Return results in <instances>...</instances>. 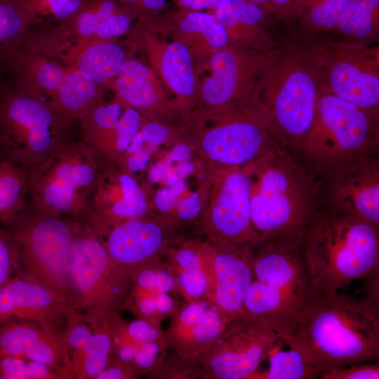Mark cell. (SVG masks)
<instances>
[{
	"label": "cell",
	"instance_id": "1",
	"mask_svg": "<svg viewBox=\"0 0 379 379\" xmlns=\"http://www.w3.org/2000/svg\"><path fill=\"white\" fill-rule=\"evenodd\" d=\"M321 374L368 363L379 356V300L327 293L312 287L292 334L284 341Z\"/></svg>",
	"mask_w": 379,
	"mask_h": 379
},
{
	"label": "cell",
	"instance_id": "2",
	"mask_svg": "<svg viewBox=\"0 0 379 379\" xmlns=\"http://www.w3.org/2000/svg\"><path fill=\"white\" fill-rule=\"evenodd\" d=\"M250 179L251 215L262 241L301 245L319 209L320 183L279 145L243 167Z\"/></svg>",
	"mask_w": 379,
	"mask_h": 379
},
{
	"label": "cell",
	"instance_id": "3",
	"mask_svg": "<svg viewBox=\"0 0 379 379\" xmlns=\"http://www.w3.org/2000/svg\"><path fill=\"white\" fill-rule=\"evenodd\" d=\"M312 287L327 293L379 271V227L328 208H319L301 243Z\"/></svg>",
	"mask_w": 379,
	"mask_h": 379
},
{
	"label": "cell",
	"instance_id": "4",
	"mask_svg": "<svg viewBox=\"0 0 379 379\" xmlns=\"http://www.w3.org/2000/svg\"><path fill=\"white\" fill-rule=\"evenodd\" d=\"M252 268L244 312L285 340L312 290L301 245L262 241L253 250Z\"/></svg>",
	"mask_w": 379,
	"mask_h": 379
},
{
	"label": "cell",
	"instance_id": "5",
	"mask_svg": "<svg viewBox=\"0 0 379 379\" xmlns=\"http://www.w3.org/2000/svg\"><path fill=\"white\" fill-rule=\"evenodd\" d=\"M81 224L80 218L52 215L32 205L2 224L15 253L17 275L46 287L70 305L69 257Z\"/></svg>",
	"mask_w": 379,
	"mask_h": 379
},
{
	"label": "cell",
	"instance_id": "6",
	"mask_svg": "<svg viewBox=\"0 0 379 379\" xmlns=\"http://www.w3.org/2000/svg\"><path fill=\"white\" fill-rule=\"evenodd\" d=\"M72 124L0 75V161L28 171L63 141Z\"/></svg>",
	"mask_w": 379,
	"mask_h": 379
},
{
	"label": "cell",
	"instance_id": "7",
	"mask_svg": "<svg viewBox=\"0 0 379 379\" xmlns=\"http://www.w3.org/2000/svg\"><path fill=\"white\" fill-rule=\"evenodd\" d=\"M100 168L96 154L81 140H65L27 171L30 205L52 215L79 218Z\"/></svg>",
	"mask_w": 379,
	"mask_h": 379
},
{
	"label": "cell",
	"instance_id": "8",
	"mask_svg": "<svg viewBox=\"0 0 379 379\" xmlns=\"http://www.w3.org/2000/svg\"><path fill=\"white\" fill-rule=\"evenodd\" d=\"M375 114L331 93L318 98L312 124L299 151L314 169L324 173L359 157L376 154Z\"/></svg>",
	"mask_w": 379,
	"mask_h": 379
},
{
	"label": "cell",
	"instance_id": "9",
	"mask_svg": "<svg viewBox=\"0 0 379 379\" xmlns=\"http://www.w3.org/2000/svg\"><path fill=\"white\" fill-rule=\"evenodd\" d=\"M81 221L69 257L70 305L81 313L108 318L126 300L132 273L113 261L102 237Z\"/></svg>",
	"mask_w": 379,
	"mask_h": 379
},
{
	"label": "cell",
	"instance_id": "10",
	"mask_svg": "<svg viewBox=\"0 0 379 379\" xmlns=\"http://www.w3.org/2000/svg\"><path fill=\"white\" fill-rule=\"evenodd\" d=\"M213 121L201 126L187 145L199 155L206 171L244 167L281 145L255 104L202 115Z\"/></svg>",
	"mask_w": 379,
	"mask_h": 379
},
{
	"label": "cell",
	"instance_id": "11",
	"mask_svg": "<svg viewBox=\"0 0 379 379\" xmlns=\"http://www.w3.org/2000/svg\"><path fill=\"white\" fill-rule=\"evenodd\" d=\"M280 340L274 331L243 313L230 319L208 345L184 364L204 378H251Z\"/></svg>",
	"mask_w": 379,
	"mask_h": 379
},
{
	"label": "cell",
	"instance_id": "12",
	"mask_svg": "<svg viewBox=\"0 0 379 379\" xmlns=\"http://www.w3.org/2000/svg\"><path fill=\"white\" fill-rule=\"evenodd\" d=\"M201 223L210 242L253 249L261 241L251 215L250 179L243 167L206 171Z\"/></svg>",
	"mask_w": 379,
	"mask_h": 379
},
{
	"label": "cell",
	"instance_id": "13",
	"mask_svg": "<svg viewBox=\"0 0 379 379\" xmlns=\"http://www.w3.org/2000/svg\"><path fill=\"white\" fill-rule=\"evenodd\" d=\"M123 6L118 0H84L80 8L60 24L29 29L25 47L69 67L84 48L100 41L101 26Z\"/></svg>",
	"mask_w": 379,
	"mask_h": 379
},
{
	"label": "cell",
	"instance_id": "14",
	"mask_svg": "<svg viewBox=\"0 0 379 379\" xmlns=\"http://www.w3.org/2000/svg\"><path fill=\"white\" fill-rule=\"evenodd\" d=\"M149 203L137 177L101 161L95 189L80 219L100 237L118 225L147 215Z\"/></svg>",
	"mask_w": 379,
	"mask_h": 379
},
{
	"label": "cell",
	"instance_id": "15",
	"mask_svg": "<svg viewBox=\"0 0 379 379\" xmlns=\"http://www.w3.org/2000/svg\"><path fill=\"white\" fill-rule=\"evenodd\" d=\"M318 98L311 76L295 70L264 103L258 105L279 142L287 149L299 151L314 121Z\"/></svg>",
	"mask_w": 379,
	"mask_h": 379
},
{
	"label": "cell",
	"instance_id": "16",
	"mask_svg": "<svg viewBox=\"0 0 379 379\" xmlns=\"http://www.w3.org/2000/svg\"><path fill=\"white\" fill-rule=\"evenodd\" d=\"M208 279V299L230 319L244 313V302L253 280V249L201 243Z\"/></svg>",
	"mask_w": 379,
	"mask_h": 379
},
{
	"label": "cell",
	"instance_id": "17",
	"mask_svg": "<svg viewBox=\"0 0 379 379\" xmlns=\"http://www.w3.org/2000/svg\"><path fill=\"white\" fill-rule=\"evenodd\" d=\"M129 42L140 44L151 63L152 69L174 95V112L185 113L197 100V83L193 56L182 42L166 41L145 32L140 24L126 34Z\"/></svg>",
	"mask_w": 379,
	"mask_h": 379
},
{
	"label": "cell",
	"instance_id": "18",
	"mask_svg": "<svg viewBox=\"0 0 379 379\" xmlns=\"http://www.w3.org/2000/svg\"><path fill=\"white\" fill-rule=\"evenodd\" d=\"M330 208L379 227V159H354L326 173Z\"/></svg>",
	"mask_w": 379,
	"mask_h": 379
},
{
	"label": "cell",
	"instance_id": "19",
	"mask_svg": "<svg viewBox=\"0 0 379 379\" xmlns=\"http://www.w3.org/2000/svg\"><path fill=\"white\" fill-rule=\"evenodd\" d=\"M0 354L33 360L73 379L62 327L36 321L1 322Z\"/></svg>",
	"mask_w": 379,
	"mask_h": 379
},
{
	"label": "cell",
	"instance_id": "20",
	"mask_svg": "<svg viewBox=\"0 0 379 379\" xmlns=\"http://www.w3.org/2000/svg\"><path fill=\"white\" fill-rule=\"evenodd\" d=\"M73 310L61 296L20 276L0 286V323L36 321L63 327Z\"/></svg>",
	"mask_w": 379,
	"mask_h": 379
},
{
	"label": "cell",
	"instance_id": "21",
	"mask_svg": "<svg viewBox=\"0 0 379 379\" xmlns=\"http://www.w3.org/2000/svg\"><path fill=\"white\" fill-rule=\"evenodd\" d=\"M170 225L162 217L147 215L118 225L102 239L113 261L132 273L161 251L167 241Z\"/></svg>",
	"mask_w": 379,
	"mask_h": 379
},
{
	"label": "cell",
	"instance_id": "22",
	"mask_svg": "<svg viewBox=\"0 0 379 379\" xmlns=\"http://www.w3.org/2000/svg\"><path fill=\"white\" fill-rule=\"evenodd\" d=\"M229 320L209 299L195 300L173 317L164 337L166 343L185 363L208 345Z\"/></svg>",
	"mask_w": 379,
	"mask_h": 379
},
{
	"label": "cell",
	"instance_id": "23",
	"mask_svg": "<svg viewBox=\"0 0 379 379\" xmlns=\"http://www.w3.org/2000/svg\"><path fill=\"white\" fill-rule=\"evenodd\" d=\"M116 99L138 111L145 119L159 118L173 111L159 77L142 62L128 58L111 84Z\"/></svg>",
	"mask_w": 379,
	"mask_h": 379
},
{
	"label": "cell",
	"instance_id": "24",
	"mask_svg": "<svg viewBox=\"0 0 379 379\" xmlns=\"http://www.w3.org/2000/svg\"><path fill=\"white\" fill-rule=\"evenodd\" d=\"M67 71L57 60L24 47L11 60L5 74L20 91L49 107Z\"/></svg>",
	"mask_w": 379,
	"mask_h": 379
},
{
	"label": "cell",
	"instance_id": "25",
	"mask_svg": "<svg viewBox=\"0 0 379 379\" xmlns=\"http://www.w3.org/2000/svg\"><path fill=\"white\" fill-rule=\"evenodd\" d=\"M239 55L220 48L209 55L210 74L197 90V99L204 105L203 114L217 113L241 105L238 102L243 66Z\"/></svg>",
	"mask_w": 379,
	"mask_h": 379
},
{
	"label": "cell",
	"instance_id": "26",
	"mask_svg": "<svg viewBox=\"0 0 379 379\" xmlns=\"http://www.w3.org/2000/svg\"><path fill=\"white\" fill-rule=\"evenodd\" d=\"M171 29L177 39L194 54L211 55L227 44L229 36L225 27L213 13L185 10L171 20Z\"/></svg>",
	"mask_w": 379,
	"mask_h": 379
},
{
	"label": "cell",
	"instance_id": "27",
	"mask_svg": "<svg viewBox=\"0 0 379 379\" xmlns=\"http://www.w3.org/2000/svg\"><path fill=\"white\" fill-rule=\"evenodd\" d=\"M103 87L74 67H68L65 80L50 108L70 124L80 121L103 101Z\"/></svg>",
	"mask_w": 379,
	"mask_h": 379
},
{
	"label": "cell",
	"instance_id": "28",
	"mask_svg": "<svg viewBox=\"0 0 379 379\" xmlns=\"http://www.w3.org/2000/svg\"><path fill=\"white\" fill-rule=\"evenodd\" d=\"M329 81L333 94L376 114L379 103L377 75L343 61L332 68Z\"/></svg>",
	"mask_w": 379,
	"mask_h": 379
},
{
	"label": "cell",
	"instance_id": "29",
	"mask_svg": "<svg viewBox=\"0 0 379 379\" xmlns=\"http://www.w3.org/2000/svg\"><path fill=\"white\" fill-rule=\"evenodd\" d=\"M130 57L128 48L117 39L100 41L84 48L67 67L77 68L101 86L109 87Z\"/></svg>",
	"mask_w": 379,
	"mask_h": 379
},
{
	"label": "cell",
	"instance_id": "30",
	"mask_svg": "<svg viewBox=\"0 0 379 379\" xmlns=\"http://www.w3.org/2000/svg\"><path fill=\"white\" fill-rule=\"evenodd\" d=\"M126 107L116 98L108 102L103 100L79 121L81 140L94 151L98 158L113 139Z\"/></svg>",
	"mask_w": 379,
	"mask_h": 379
},
{
	"label": "cell",
	"instance_id": "31",
	"mask_svg": "<svg viewBox=\"0 0 379 379\" xmlns=\"http://www.w3.org/2000/svg\"><path fill=\"white\" fill-rule=\"evenodd\" d=\"M175 132L159 121L145 119L132 142L116 164L129 174L137 177L149 162L153 152L173 139Z\"/></svg>",
	"mask_w": 379,
	"mask_h": 379
},
{
	"label": "cell",
	"instance_id": "32",
	"mask_svg": "<svg viewBox=\"0 0 379 379\" xmlns=\"http://www.w3.org/2000/svg\"><path fill=\"white\" fill-rule=\"evenodd\" d=\"M280 340L269 354L268 368L258 371L252 379H314L320 378L321 371L311 364L298 350L288 345V350L280 348Z\"/></svg>",
	"mask_w": 379,
	"mask_h": 379
},
{
	"label": "cell",
	"instance_id": "33",
	"mask_svg": "<svg viewBox=\"0 0 379 379\" xmlns=\"http://www.w3.org/2000/svg\"><path fill=\"white\" fill-rule=\"evenodd\" d=\"M28 29L60 24L74 15L84 0H13Z\"/></svg>",
	"mask_w": 379,
	"mask_h": 379
},
{
	"label": "cell",
	"instance_id": "34",
	"mask_svg": "<svg viewBox=\"0 0 379 379\" xmlns=\"http://www.w3.org/2000/svg\"><path fill=\"white\" fill-rule=\"evenodd\" d=\"M28 27L13 0H0V75L25 47Z\"/></svg>",
	"mask_w": 379,
	"mask_h": 379
},
{
	"label": "cell",
	"instance_id": "35",
	"mask_svg": "<svg viewBox=\"0 0 379 379\" xmlns=\"http://www.w3.org/2000/svg\"><path fill=\"white\" fill-rule=\"evenodd\" d=\"M25 169L0 161V222L11 221L26 206L27 173Z\"/></svg>",
	"mask_w": 379,
	"mask_h": 379
},
{
	"label": "cell",
	"instance_id": "36",
	"mask_svg": "<svg viewBox=\"0 0 379 379\" xmlns=\"http://www.w3.org/2000/svg\"><path fill=\"white\" fill-rule=\"evenodd\" d=\"M62 331L73 378L81 379L92 335L91 326L86 314L74 310L66 319Z\"/></svg>",
	"mask_w": 379,
	"mask_h": 379
},
{
	"label": "cell",
	"instance_id": "37",
	"mask_svg": "<svg viewBox=\"0 0 379 379\" xmlns=\"http://www.w3.org/2000/svg\"><path fill=\"white\" fill-rule=\"evenodd\" d=\"M86 315L91 326L92 335L81 379H95L111 356L109 317L101 318L90 314Z\"/></svg>",
	"mask_w": 379,
	"mask_h": 379
},
{
	"label": "cell",
	"instance_id": "38",
	"mask_svg": "<svg viewBox=\"0 0 379 379\" xmlns=\"http://www.w3.org/2000/svg\"><path fill=\"white\" fill-rule=\"evenodd\" d=\"M379 0H351L337 25L347 34L368 36L378 15Z\"/></svg>",
	"mask_w": 379,
	"mask_h": 379
},
{
	"label": "cell",
	"instance_id": "39",
	"mask_svg": "<svg viewBox=\"0 0 379 379\" xmlns=\"http://www.w3.org/2000/svg\"><path fill=\"white\" fill-rule=\"evenodd\" d=\"M145 119L138 111L126 106L119 119L116 133L100 161L116 164L140 131Z\"/></svg>",
	"mask_w": 379,
	"mask_h": 379
},
{
	"label": "cell",
	"instance_id": "40",
	"mask_svg": "<svg viewBox=\"0 0 379 379\" xmlns=\"http://www.w3.org/2000/svg\"><path fill=\"white\" fill-rule=\"evenodd\" d=\"M213 11L216 20L227 32L240 25H257L264 18V11L248 0H223Z\"/></svg>",
	"mask_w": 379,
	"mask_h": 379
},
{
	"label": "cell",
	"instance_id": "41",
	"mask_svg": "<svg viewBox=\"0 0 379 379\" xmlns=\"http://www.w3.org/2000/svg\"><path fill=\"white\" fill-rule=\"evenodd\" d=\"M0 379H67L60 371L26 358L0 354Z\"/></svg>",
	"mask_w": 379,
	"mask_h": 379
},
{
	"label": "cell",
	"instance_id": "42",
	"mask_svg": "<svg viewBox=\"0 0 379 379\" xmlns=\"http://www.w3.org/2000/svg\"><path fill=\"white\" fill-rule=\"evenodd\" d=\"M350 1L300 0L299 5L305 4L309 18L314 26L330 28L337 25Z\"/></svg>",
	"mask_w": 379,
	"mask_h": 379
},
{
	"label": "cell",
	"instance_id": "43",
	"mask_svg": "<svg viewBox=\"0 0 379 379\" xmlns=\"http://www.w3.org/2000/svg\"><path fill=\"white\" fill-rule=\"evenodd\" d=\"M178 282L184 293L197 300L208 291V279L206 265L178 270Z\"/></svg>",
	"mask_w": 379,
	"mask_h": 379
},
{
	"label": "cell",
	"instance_id": "44",
	"mask_svg": "<svg viewBox=\"0 0 379 379\" xmlns=\"http://www.w3.org/2000/svg\"><path fill=\"white\" fill-rule=\"evenodd\" d=\"M321 379H378L379 365L361 363L344 367H334L325 371Z\"/></svg>",
	"mask_w": 379,
	"mask_h": 379
},
{
	"label": "cell",
	"instance_id": "45",
	"mask_svg": "<svg viewBox=\"0 0 379 379\" xmlns=\"http://www.w3.org/2000/svg\"><path fill=\"white\" fill-rule=\"evenodd\" d=\"M17 275L15 253L5 232L0 228V286Z\"/></svg>",
	"mask_w": 379,
	"mask_h": 379
},
{
	"label": "cell",
	"instance_id": "46",
	"mask_svg": "<svg viewBox=\"0 0 379 379\" xmlns=\"http://www.w3.org/2000/svg\"><path fill=\"white\" fill-rule=\"evenodd\" d=\"M161 343H166V340L151 341L141 345L131 364V368L135 374L156 364L157 357L161 353Z\"/></svg>",
	"mask_w": 379,
	"mask_h": 379
},
{
	"label": "cell",
	"instance_id": "47",
	"mask_svg": "<svg viewBox=\"0 0 379 379\" xmlns=\"http://www.w3.org/2000/svg\"><path fill=\"white\" fill-rule=\"evenodd\" d=\"M126 330L130 337L139 343L157 341L161 338L156 326L151 325L146 319H137L126 324Z\"/></svg>",
	"mask_w": 379,
	"mask_h": 379
},
{
	"label": "cell",
	"instance_id": "48",
	"mask_svg": "<svg viewBox=\"0 0 379 379\" xmlns=\"http://www.w3.org/2000/svg\"><path fill=\"white\" fill-rule=\"evenodd\" d=\"M135 373L130 366L110 356L106 366L95 379L133 378Z\"/></svg>",
	"mask_w": 379,
	"mask_h": 379
},
{
	"label": "cell",
	"instance_id": "49",
	"mask_svg": "<svg viewBox=\"0 0 379 379\" xmlns=\"http://www.w3.org/2000/svg\"><path fill=\"white\" fill-rule=\"evenodd\" d=\"M131 9L139 18L147 16L149 12L156 13L162 10L167 0H118Z\"/></svg>",
	"mask_w": 379,
	"mask_h": 379
},
{
	"label": "cell",
	"instance_id": "50",
	"mask_svg": "<svg viewBox=\"0 0 379 379\" xmlns=\"http://www.w3.org/2000/svg\"><path fill=\"white\" fill-rule=\"evenodd\" d=\"M178 5L188 11H214L223 0H176Z\"/></svg>",
	"mask_w": 379,
	"mask_h": 379
},
{
	"label": "cell",
	"instance_id": "51",
	"mask_svg": "<svg viewBox=\"0 0 379 379\" xmlns=\"http://www.w3.org/2000/svg\"><path fill=\"white\" fill-rule=\"evenodd\" d=\"M157 291L159 293H167L175 286L173 277L165 270L157 271Z\"/></svg>",
	"mask_w": 379,
	"mask_h": 379
},
{
	"label": "cell",
	"instance_id": "52",
	"mask_svg": "<svg viewBox=\"0 0 379 379\" xmlns=\"http://www.w3.org/2000/svg\"><path fill=\"white\" fill-rule=\"evenodd\" d=\"M157 312L165 314L170 312L173 307V299L167 293H159L155 295Z\"/></svg>",
	"mask_w": 379,
	"mask_h": 379
},
{
	"label": "cell",
	"instance_id": "53",
	"mask_svg": "<svg viewBox=\"0 0 379 379\" xmlns=\"http://www.w3.org/2000/svg\"><path fill=\"white\" fill-rule=\"evenodd\" d=\"M278 9L281 11H289L293 7H299L300 0H270Z\"/></svg>",
	"mask_w": 379,
	"mask_h": 379
},
{
	"label": "cell",
	"instance_id": "54",
	"mask_svg": "<svg viewBox=\"0 0 379 379\" xmlns=\"http://www.w3.org/2000/svg\"><path fill=\"white\" fill-rule=\"evenodd\" d=\"M258 6H259L263 11L268 10L270 7V0H248Z\"/></svg>",
	"mask_w": 379,
	"mask_h": 379
}]
</instances>
